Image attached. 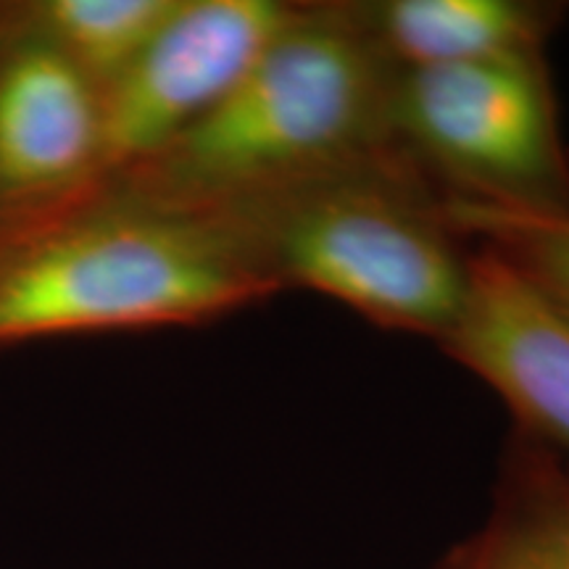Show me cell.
Listing matches in <instances>:
<instances>
[{
	"label": "cell",
	"mask_w": 569,
	"mask_h": 569,
	"mask_svg": "<svg viewBox=\"0 0 569 569\" xmlns=\"http://www.w3.org/2000/svg\"><path fill=\"white\" fill-rule=\"evenodd\" d=\"M180 0H38L24 6V30L69 59L98 90L138 61Z\"/></svg>",
	"instance_id": "9c48e42d"
},
{
	"label": "cell",
	"mask_w": 569,
	"mask_h": 569,
	"mask_svg": "<svg viewBox=\"0 0 569 569\" xmlns=\"http://www.w3.org/2000/svg\"><path fill=\"white\" fill-rule=\"evenodd\" d=\"M393 74L351 11H298L222 103L127 172V190L230 211L377 159Z\"/></svg>",
	"instance_id": "6da1fadb"
},
{
	"label": "cell",
	"mask_w": 569,
	"mask_h": 569,
	"mask_svg": "<svg viewBox=\"0 0 569 569\" xmlns=\"http://www.w3.org/2000/svg\"><path fill=\"white\" fill-rule=\"evenodd\" d=\"M274 290L230 217L124 190L0 248V348L209 322Z\"/></svg>",
	"instance_id": "7a4b0ae2"
},
{
	"label": "cell",
	"mask_w": 569,
	"mask_h": 569,
	"mask_svg": "<svg viewBox=\"0 0 569 569\" xmlns=\"http://www.w3.org/2000/svg\"><path fill=\"white\" fill-rule=\"evenodd\" d=\"M451 230L472 232L503 253L569 311V217L451 198L440 203Z\"/></svg>",
	"instance_id": "30bf717a"
},
{
	"label": "cell",
	"mask_w": 569,
	"mask_h": 569,
	"mask_svg": "<svg viewBox=\"0 0 569 569\" xmlns=\"http://www.w3.org/2000/svg\"><path fill=\"white\" fill-rule=\"evenodd\" d=\"M451 569H569V488L528 498L493 519Z\"/></svg>",
	"instance_id": "8fae6325"
},
{
	"label": "cell",
	"mask_w": 569,
	"mask_h": 569,
	"mask_svg": "<svg viewBox=\"0 0 569 569\" xmlns=\"http://www.w3.org/2000/svg\"><path fill=\"white\" fill-rule=\"evenodd\" d=\"M277 0H180L138 61L101 92L109 172H132L230 96L296 13Z\"/></svg>",
	"instance_id": "5b68a950"
},
{
	"label": "cell",
	"mask_w": 569,
	"mask_h": 569,
	"mask_svg": "<svg viewBox=\"0 0 569 569\" xmlns=\"http://www.w3.org/2000/svg\"><path fill=\"white\" fill-rule=\"evenodd\" d=\"M382 159L219 213L280 288L301 284L382 327L443 340L465 306L469 259L440 203Z\"/></svg>",
	"instance_id": "3957f363"
},
{
	"label": "cell",
	"mask_w": 569,
	"mask_h": 569,
	"mask_svg": "<svg viewBox=\"0 0 569 569\" xmlns=\"http://www.w3.org/2000/svg\"><path fill=\"white\" fill-rule=\"evenodd\" d=\"M440 343L569 457V311L536 280L482 246L469 256L465 306Z\"/></svg>",
	"instance_id": "52a82bcc"
},
{
	"label": "cell",
	"mask_w": 569,
	"mask_h": 569,
	"mask_svg": "<svg viewBox=\"0 0 569 569\" xmlns=\"http://www.w3.org/2000/svg\"><path fill=\"white\" fill-rule=\"evenodd\" d=\"M390 138L459 188L465 201L569 217V172L540 53L396 69Z\"/></svg>",
	"instance_id": "277c9868"
},
{
	"label": "cell",
	"mask_w": 569,
	"mask_h": 569,
	"mask_svg": "<svg viewBox=\"0 0 569 569\" xmlns=\"http://www.w3.org/2000/svg\"><path fill=\"white\" fill-rule=\"evenodd\" d=\"M106 174L101 90L21 27L0 48V213H63Z\"/></svg>",
	"instance_id": "8992f818"
},
{
	"label": "cell",
	"mask_w": 569,
	"mask_h": 569,
	"mask_svg": "<svg viewBox=\"0 0 569 569\" xmlns=\"http://www.w3.org/2000/svg\"><path fill=\"white\" fill-rule=\"evenodd\" d=\"M351 13L398 69L540 53L553 19L517 0H388Z\"/></svg>",
	"instance_id": "ba28073f"
}]
</instances>
